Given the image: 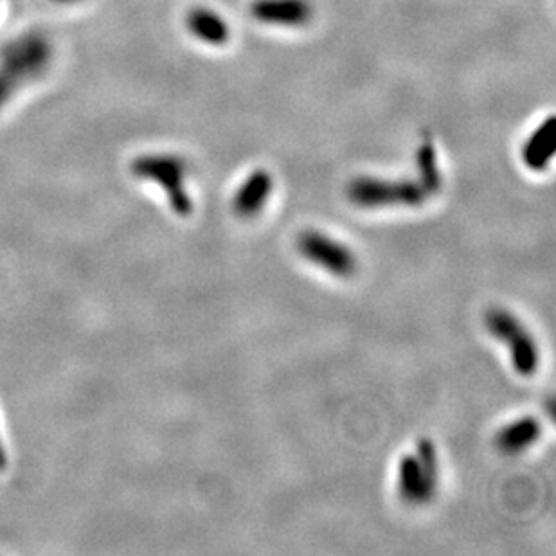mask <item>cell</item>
Listing matches in <instances>:
<instances>
[{"label": "cell", "mask_w": 556, "mask_h": 556, "mask_svg": "<svg viewBox=\"0 0 556 556\" xmlns=\"http://www.w3.org/2000/svg\"><path fill=\"white\" fill-rule=\"evenodd\" d=\"M53 62V42L42 31H27L0 47V108L18 90L40 80Z\"/></svg>", "instance_id": "cell-1"}, {"label": "cell", "mask_w": 556, "mask_h": 556, "mask_svg": "<svg viewBox=\"0 0 556 556\" xmlns=\"http://www.w3.org/2000/svg\"><path fill=\"white\" fill-rule=\"evenodd\" d=\"M346 197L353 206L364 209L420 207L432 198L420 180L378 179L368 175L351 180Z\"/></svg>", "instance_id": "cell-2"}, {"label": "cell", "mask_w": 556, "mask_h": 556, "mask_svg": "<svg viewBox=\"0 0 556 556\" xmlns=\"http://www.w3.org/2000/svg\"><path fill=\"white\" fill-rule=\"evenodd\" d=\"M440 481L438 450L429 438L418 441L414 454H405L398 463V494L413 506L431 503Z\"/></svg>", "instance_id": "cell-3"}, {"label": "cell", "mask_w": 556, "mask_h": 556, "mask_svg": "<svg viewBox=\"0 0 556 556\" xmlns=\"http://www.w3.org/2000/svg\"><path fill=\"white\" fill-rule=\"evenodd\" d=\"M485 323L490 335L510 350L513 369L521 377L535 375L539 369L540 353L530 330L504 308H492L486 314Z\"/></svg>", "instance_id": "cell-4"}, {"label": "cell", "mask_w": 556, "mask_h": 556, "mask_svg": "<svg viewBox=\"0 0 556 556\" xmlns=\"http://www.w3.org/2000/svg\"><path fill=\"white\" fill-rule=\"evenodd\" d=\"M132 170L137 177L161 184L170 197V204L175 209V213L182 216H188L191 213L193 204H191L188 191L184 188L186 166L179 157H175V155H144V157L135 159Z\"/></svg>", "instance_id": "cell-5"}, {"label": "cell", "mask_w": 556, "mask_h": 556, "mask_svg": "<svg viewBox=\"0 0 556 556\" xmlns=\"http://www.w3.org/2000/svg\"><path fill=\"white\" fill-rule=\"evenodd\" d=\"M297 249L306 261L321 267L335 278H351L359 269V260L348 245L319 231L299 234Z\"/></svg>", "instance_id": "cell-6"}, {"label": "cell", "mask_w": 556, "mask_h": 556, "mask_svg": "<svg viewBox=\"0 0 556 556\" xmlns=\"http://www.w3.org/2000/svg\"><path fill=\"white\" fill-rule=\"evenodd\" d=\"M249 13L265 26L305 27L314 18L310 0H252Z\"/></svg>", "instance_id": "cell-7"}, {"label": "cell", "mask_w": 556, "mask_h": 556, "mask_svg": "<svg viewBox=\"0 0 556 556\" xmlns=\"http://www.w3.org/2000/svg\"><path fill=\"white\" fill-rule=\"evenodd\" d=\"M272 191H274V179L269 171H252L234 193V213L240 218H254L260 215L261 209L269 202Z\"/></svg>", "instance_id": "cell-8"}, {"label": "cell", "mask_w": 556, "mask_h": 556, "mask_svg": "<svg viewBox=\"0 0 556 556\" xmlns=\"http://www.w3.org/2000/svg\"><path fill=\"white\" fill-rule=\"evenodd\" d=\"M186 27L193 38L211 47H222L231 40V27L227 20L215 9L206 6L189 9Z\"/></svg>", "instance_id": "cell-9"}, {"label": "cell", "mask_w": 556, "mask_h": 556, "mask_svg": "<svg viewBox=\"0 0 556 556\" xmlns=\"http://www.w3.org/2000/svg\"><path fill=\"white\" fill-rule=\"evenodd\" d=\"M556 125L555 117L549 116L537 130L528 137L522 146V162L531 171H544L555 155Z\"/></svg>", "instance_id": "cell-10"}, {"label": "cell", "mask_w": 556, "mask_h": 556, "mask_svg": "<svg viewBox=\"0 0 556 556\" xmlns=\"http://www.w3.org/2000/svg\"><path fill=\"white\" fill-rule=\"evenodd\" d=\"M540 434H542V425L539 420L533 416H524L504 425L503 429L495 434V447L503 450L504 454H517L535 445L539 441Z\"/></svg>", "instance_id": "cell-11"}, {"label": "cell", "mask_w": 556, "mask_h": 556, "mask_svg": "<svg viewBox=\"0 0 556 556\" xmlns=\"http://www.w3.org/2000/svg\"><path fill=\"white\" fill-rule=\"evenodd\" d=\"M416 166H418V180L422 182L423 188L431 193V197H436L443 189V175H441L438 153L431 134H423L422 143L416 152Z\"/></svg>", "instance_id": "cell-12"}, {"label": "cell", "mask_w": 556, "mask_h": 556, "mask_svg": "<svg viewBox=\"0 0 556 556\" xmlns=\"http://www.w3.org/2000/svg\"><path fill=\"white\" fill-rule=\"evenodd\" d=\"M53 2H58V4H71V2H76V0H53Z\"/></svg>", "instance_id": "cell-13"}]
</instances>
